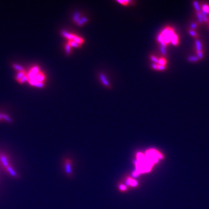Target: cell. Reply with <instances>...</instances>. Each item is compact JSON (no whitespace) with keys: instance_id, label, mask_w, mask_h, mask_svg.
<instances>
[{"instance_id":"obj_1","label":"cell","mask_w":209,"mask_h":209,"mask_svg":"<svg viewBox=\"0 0 209 209\" xmlns=\"http://www.w3.org/2000/svg\"><path fill=\"white\" fill-rule=\"evenodd\" d=\"M0 164L4 169L11 166L9 157L7 154L4 153H0Z\"/></svg>"},{"instance_id":"obj_2","label":"cell","mask_w":209,"mask_h":209,"mask_svg":"<svg viewBox=\"0 0 209 209\" xmlns=\"http://www.w3.org/2000/svg\"><path fill=\"white\" fill-rule=\"evenodd\" d=\"M4 170L7 171V173H8L9 175H10L11 177H12L15 178H17L19 177V174L16 172V171L13 168V167L11 166L7 167Z\"/></svg>"},{"instance_id":"obj_3","label":"cell","mask_w":209,"mask_h":209,"mask_svg":"<svg viewBox=\"0 0 209 209\" xmlns=\"http://www.w3.org/2000/svg\"><path fill=\"white\" fill-rule=\"evenodd\" d=\"M171 43H172V45H175V46H177L179 44V39H178V37L177 35L176 34H174L172 37V39H171Z\"/></svg>"},{"instance_id":"obj_4","label":"cell","mask_w":209,"mask_h":209,"mask_svg":"<svg viewBox=\"0 0 209 209\" xmlns=\"http://www.w3.org/2000/svg\"><path fill=\"white\" fill-rule=\"evenodd\" d=\"M195 44L196 51H202V44L199 40L196 39L195 41Z\"/></svg>"},{"instance_id":"obj_5","label":"cell","mask_w":209,"mask_h":209,"mask_svg":"<svg viewBox=\"0 0 209 209\" xmlns=\"http://www.w3.org/2000/svg\"><path fill=\"white\" fill-rule=\"evenodd\" d=\"M188 33L189 34V35L190 36L192 37L193 38H195V39H198V37H199V35L195 31V30H191V29H189L188 30Z\"/></svg>"},{"instance_id":"obj_6","label":"cell","mask_w":209,"mask_h":209,"mask_svg":"<svg viewBox=\"0 0 209 209\" xmlns=\"http://www.w3.org/2000/svg\"><path fill=\"white\" fill-rule=\"evenodd\" d=\"M187 60L190 62H196L199 61V59L197 56H190L188 57Z\"/></svg>"},{"instance_id":"obj_7","label":"cell","mask_w":209,"mask_h":209,"mask_svg":"<svg viewBox=\"0 0 209 209\" xmlns=\"http://www.w3.org/2000/svg\"><path fill=\"white\" fill-rule=\"evenodd\" d=\"M201 10L206 13L207 15L209 14V5L207 4H203Z\"/></svg>"},{"instance_id":"obj_8","label":"cell","mask_w":209,"mask_h":209,"mask_svg":"<svg viewBox=\"0 0 209 209\" xmlns=\"http://www.w3.org/2000/svg\"><path fill=\"white\" fill-rule=\"evenodd\" d=\"M196 16L198 17V21H199V22L200 23V24H203L204 23L203 22V16H202V14L201 13V12H196Z\"/></svg>"},{"instance_id":"obj_9","label":"cell","mask_w":209,"mask_h":209,"mask_svg":"<svg viewBox=\"0 0 209 209\" xmlns=\"http://www.w3.org/2000/svg\"><path fill=\"white\" fill-rule=\"evenodd\" d=\"M193 5H194V7L196 12H199L201 11V8L200 7V5H199V4L198 3V2L194 1L193 2Z\"/></svg>"},{"instance_id":"obj_10","label":"cell","mask_w":209,"mask_h":209,"mask_svg":"<svg viewBox=\"0 0 209 209\" xmlns=\"http://www.w3.org/2000/svg\"><path fill=\"white\" fill-rule=\"evenodd\" d=\"M196 53L197 55V57L199 59V60H201L204 57V54L203 51H196Z\"/></svg>"},{"instance_id":"obj_11","label":"cell","mask_w":209,"mask_h":209,"mask_svg":"<svg viewBox=\"0 0 209 209\" xmlns=\"http://www.w3.org/2000/svg\"><path fill=\"white\" fill-rule=\"evenodd\" d=\"M198 26H199V24L198 23H197L196 22H192L190 24V29L195 30L196 29H198Z\"/></svg>"},{"instance_id":"obj_12","label":"cell","mask_w":209,"mask_h":209,"mask_svg":"<svg viewBox=\"0 0 209 209\" xmlns=\"http://www.w3.org/2000/svg\"><path fill=\"white\" fill-rule=\"evenodd\" d=\"M167 63V61L164 58H161L158 60V64L162 66H166Z\"/></svg>"},{"instance_id":"obj_13","label":"cell","mask_w":209,"mask_h":209,"mask_svg":"<svg viewBox=\"0 0 209 209\" xmlns=\"http://www.w3.org/2000/svg\"><path fill=\"white\" fill-rule=\"evenodd\" d=\"M166 69V66H162L160 65H158V70H160V71H164Z\"/></svg>"},{"instance_id":"obj_14","label":"cell","mask_w":209,"mask_h":209,"mask_svg":"<svg viewBox=\"0 0 209 209\" xmlns=\"http://www.w3.org/2000/svg\"><path fill=\"white\" fill-rule=\"evenodd\" d=\"M151 59H152V60L153 61H154V62H156V63H158V58H157L156 57H152V58H151Z\"/></svg>"}]
</instances>
